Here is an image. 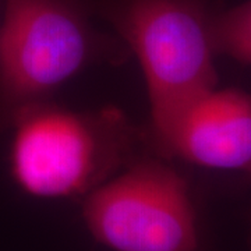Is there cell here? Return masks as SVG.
<instances>
[{
    "label": "cell",
    "instance_id": "5",
    "mask_svg": "<svg viewBox=\"0 0 251 251\" xmlns=\"http://www.w3.org/2000/svg\"><path fill=\"white\" fill-rule=\"evenodd\" d=\"M152 126L166 155L209 169L250 168L251 103L242 91L198 92L152 116Z\"/></svg>",
    "mask_w": 251,
    "mask_h": 251
},
{
    "label": "cell",
    "instance_id": "2",
    "mask_svg": "<svg viewBox=\"0 0 251 251\" xmlns=\"http://www.w3.org/2000/svg\"><path fill=\"white\" fill-rule=\"evenodd\" d=\"M225 0H95L141 64L152 116L216 87L215 25Z\"/></svg>",
    "mask_w": 251,
    "mask_h": 251
},
{
    "label": "cell",
    "instance_id": "1",
    "mask_svg": "<svg viewBox=\"0 0 251 251\" xmlns=\"http://www.w3.org/2000/svg\"><path fill=\"white\" fill-rule=\"evenodd\" d=\"M95 0H6L0 24V127L91 63L123 59L125 44L92 25Z\"/></svg>",
    "mask_w": 251,
    "mask_h": 251
},
{
    "label": "cell",
    "instance_id": "3",
    "mask_svg": "<svg viewBox=\"0 0 251 251\" xmlns=\"http://www.w3.org/2000/svg\"><path fill=\"white\" fill-rule=\"evenodd\" d=\"M11 147L14 179L42 198L84 194L120 162L127 126L116 110L85 116L35 106L16 122Z\"/></svg>",
    "mask_w": 251,
    "mask_h": 251
},
{
    "label": "cell",
    "instance_id": "4",
    "mask_svg": "<svg viewBox=\"0 0 251 251\" xmlns=\"http://www.w3.org/2000/svg\"><path fill=\"white\" fill-rule=\"evenodd\" d=\"M84 219L113 251H197L187 183L161 162H138L95 188L84 204Z\"/></svg>",
    "mask_w": 251,
    "mask_h": 251
},
{
    "label": "cell",
    "instance_id": "6",
    "mask_svg": "<svg viewBox=\"0 0 251 251\" xmlns=\"http://www.w3.org/2000/svg\"><path fill=\"white\" fill-rule=\"evenodd\" d=\"M216 53H224L242 64L251 60V6L250 1L224 9L215 25Z\"/></svg>",
    "mask_w": 251,
    "mask_h": 251
}]
</instances>
